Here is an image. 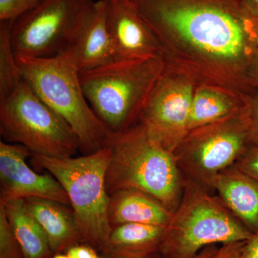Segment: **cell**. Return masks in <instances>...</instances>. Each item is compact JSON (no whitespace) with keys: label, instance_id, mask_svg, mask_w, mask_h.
Listing matches in <instances>:
<instances>
[{"label":"cell","instance_id":"obj_1","mask_svg":"<svg viewBox=\"0 0 258 258\" xmlns=\"http://www.w3.org/2000/svg\"><path fill=\"white\" fill-rule=\"evenodd\" d=\"M128 1L155 37L166 68L242 101L254 91L249 73L258 21L240 0Z\"/></svg>","mask_w":258,"mask_h":258},{"label":"cell","instance_id":"obj_2","mask_svg":"<svg viewBox=\"0 0 258 258\" xmlns=\"http://www.w3.org/2000/svg\"><path fill=\"white\" fill-rule=\"evenodd\" d=\"M106 147L111 151L106 174L108 195L120 189L140 190L175 211L182 196L184 176L174 154L154 142L142 123L111 132Z\"/></svg>","mask_w":258,"mask_h":258},{"label":"cell","instance_id":"obj_3","mask_svg":"<svg viewBox=\"0 0 258 258\" xmlns=\"http://www.w3.org/2000/svg\"><path fill=\"white\" fill-rule=\"evenodd\" d=\"M16 57L23 81L69 123L83 154L106 147L111 132L86 99L69 50L50 57Z\"/></svg>","mask_w":258,"mask_h":258},{"label":"cell","instance_id":"obj_4","mask_svg":"<svg viewBox=\"0 0 258 258\" xmlns=\"http://www.w3.org/2000/svg\"><path fill=\"white\" fill-rule=\"evenodd\" d=\"M166 69L161 57L115 60L80 72L90 106L111 132L138 123L152 88Z\"/></svg>","mask_w":258,"mask_h":258},{"label":"cell","instance_id":"obj_5","mask_svg":"<svg viewBox=\"0 0 258 258\" xmlns=\"http://www.w3.org/2000/svg\"><path fill=\"white\" fill-rule=\"evenodd\" d=\"M253 235L210 190L184 177L181 201L159 252L163 258H193L214 244L248 241Z\"/></svg>","mask_w":258,"mask_h":258},{"label":"cell","instance_id":"obj_6","mask_svg":"<svg viewBox=\"0 0 258 258\" xmlns=\"http://www.w3.org/2000/svg\"><path fill=\"white\" fill-rule=\"evenodd\" d=\"M32 157L35 165L55 176L64 188L84 242L101 251L113 230L108 217L110 195L106 186L109 148L77 157L33 154Z\"/></svg>","mask_w":258,"mask_h":258},{"label":"cell","instance_id":"obj_7","mask_svg":"<svg viewBox=\"0 0 258 258\" xmlns=\"http://www.w3.org/2000/svg\"><path fill=\"white\" fill-rule=\"evenodd\" d=\"M0 132L5 142L21 144L33 155L70 158L81 151L69 123L24 81L0 101Z\"/></svg>","mask_w":258,"mask_h":258},{"label":"cell","instance_id":"obj_8","mask_svg":"<svg viewBox=\"0 0 258 258\" xmlns=\"http://www.w3.org/2000/svg\"><path fill=\"white\" fill-rule=\"evenodd\" d=\"M94 2L42 0L15 19L11 39L16 57H50L74 46Z\"/></svg>","mask_w":258,"mask_h":258},{"label":"cell","instance_id":"obj_9","mask_svg":"<svg viewBox=\"0 0 258 258\" xmlns=\"http://www.w3.org/2000/svg\"><path fill=\"white\" fill-rule=\"evenodd\" d=\"M249 144L242 107L221 120L189 131L173 154L184 177L210 190L217 176L234 165Z\"/></svg>","mask_w":258,"mask_h":258},{"label":"cell","instance_id":"obj_10","mask_svg":"<svg viewBox=\"0 0 258 258\" xmlns=\"http://www.w3.org/2000/svg\"><path fill=\"white\" fill-rule=\"evenodd\" d=\"M197 85L166 68L152 88L139 118L149 137L171 153L189 132L191 101Z\"/></svg>","mask_w":258,"mask_h":258},{"label":"cell","instance_id":"obj_11","mask_svg":"<svg viewBox=\"0 0 258 258\" xmlns=\"http://www.w3.org/2000/svg\"><path fill=\"white\" fill-rule=\"evenodd\" d=\"M31 155L21 144L0 142V203L37 198L71 207L67 193L55 176L37 174L27 164Z\"/></svg>","mask_w":258,"mask_h":258},{"label":"cell","instance_id":"obj_12","mask_svg":"<svg viewBox=\"0 0 258 258\" xmlns=\"http://www.w3.org/2000/svg\"><path fill=\"white\" fill-rule=\"evenodd\" d=\"M106 20L116 60L161 57L152 31L128 0H106Z\"/></svg>","mask_w":258,"mask_h":258},{"label":"cell","instance_id":"obj_13","mask_svg":"<svg viewBox=\"0 0 258 258\" xmlns=\"http://www.w3.org/2000/svg\"><path fill=\"white\" fill-rule=\"evenodd\" d=\"M69 51L80 72L116 60L107 25L106 0L94 2L74 46Z\"/></svg>","mask_w":258,"mask_h":258},{"label":"cell","instance_id":"obj_14","mask_svg":"<svg viewBox=\"0 0 258 258\" xmlns=\"http://www.w3.org/2000/svg\"><path fill=\"white\" fill-rule=\"evenodd\" d=\"M212 189L217 198L253 235L258 234V181L234 164L217 176Z\"/></svg>","mask_w":258,"mask_h":258},{"label":"cell","instance_id":"obj_15","mask_svg":"<svg viewBox=\"0 0 258 258\" xmlns=\"http://www.w3.org/2000/svg\"><path fill=\"white\" fill-rule=\"evenodd\" d=\"M25 204L45 231L53 254L66 252L72 246L84 242L74 210L69 205L37 198L25 199Z\"/></svg>","mask_w":258,"mask_h":258},{"label":"cell","instance_id":"obj_16","mask_svg":"<svg viewBox=\"0 0 258 258\" xmlns=\"http://www.w3.org/2000/svg\"><path fill=\"white\" fill-rule=\"evenodd\" d=\"M172 215L157 199L140 190L120 189L110 195L108 217L112 229L125 223L166 227Z\"/></svg>","mask_w":258,"mask_h":258},{"label":"cell","instance_id":"obj_17","mask_svg":"<svg viewBox=\"0 0 258 258\" xmlns=\"http://www.w3.org/2000/svg\"><path fill=\"white\" fill-rule=\"evenodd\" d=\"M166 227L125 223L113 227L102 249L103 256L111 258H149L159 252Z\"/></svg>","mask_w":258,"mask_h":258},{"label":"cell","instance_id":"obj_18","mask_svg":"<svg viewBox=\"0 0 258 258\" xmlns=\"http://www.w3.org/2000/svg\"><path fill=\"white\" fill-rule=\"evenodd\" d=\"M1 205L4 207L7 218L24 257L52 258L54 254L46 234L28 212L25 200H12Z\"/></svg>","mask_w":258,"mask_h":258},{"label":"cell","instance_id":"obj_19","mask_svg":"<svg viewBox=\"0 0 258 258\" xmlns=\"http://www.w3.org/2000/svg\"><path fill=\"white\" fill-rule=\"evenodd\" d=\"M243 106V101L219 88L197 86L191 101L189 131L222 119Z\"/></svg>","mask_w":258,"mask_h":258},{"label":"cell","instance_id":"obj_20","mask_svg":"<svg viewBox=\"0 0 258 258\" xmlns=\"http://www.w3.org/2000/svg\"><path fill=\"white\" fill-rule=\"evenodd\" d=\"M13 21H0V101L23 82L11 39Z\"/></svg>","mask_w":258,"mask_h":258},{"label":"cell","instance_id":"obj_21","mask_svg":"<svg viewBox=\"0 0 258 258\" xmlns=\"http://www.w3.org/2000/svg\"><path fill=\"white\" fill-rule=\"evenodd\" d=\"M0 258H25L0 204Z\"/></svg>","mask_w":258,"mask_h":258},{"label":"cell","instance_id":"obj_22","mask_svg":"<svg viewBox=\"0 0 258 258\" xmlns=\"http://www.w3.org/2000/svg\"><path fill=\"white\" fill-rule=\"evenodd\" d=\"M249 143H258V90L246 97L242 106Z\"/></svg>","mask_w":258,"mask_h":258},{"label":"cell","instance_id":"obj_23","mask_svg":"<svg viewBox=\"0 0 258 258\" xmlns=\"http://www.w3.org/2000/svg\"><path fill=\"white\" fill-rule=\"evenodd\" d=\"M42 0H0V21L15 19L39 4Z\"/></svg>","mask_w":258,"mask_h":258},{"label":"cell","instance_id":"obj_24","mask_svg":"<svg viewBox=\"0 0 258 258\" xmlns=\"http://www.w3.org/2000/svg\"><path fill=\"white\" fill-rule=\"evenodd\" d=\"M235 165L242 172L258 181V143H249Z\"/></svg>","mask_w":258,"mask_h":258},{"label":"cell","instance_id":"obj_25","mask_svg":"<svg viewBox=\"0 0 258 258\" xmlns=\"http://www.w3.org/2000/svg\"><path fill=\"white\" fill-rule=\"evenodd\" d=\"M247 241L230 242L222 244L210 258H240Z\"/></svg>","mask_w":258,"mask_h":258},{"label":"cell","instance_id":"obj_26","mask_svg":"<svg viewBox=\"0 0 258 258\" xmlns=\"http://www.w3.org/2000/svg\"><path fill=\"white\" fill-rule=\"evenodd\" d=\"M66 253L70 258H103L97 249L89 244H77L70 247Z\"/></svg>","mask_w":258,"mask_h":258},{"label":"cell","instance_id":"obj_27","mask_svg":"<svg viewBox=\"0 0 258 258\" xmlns=\"http://www.w3.org/2000/svg\"><path fill=\"white\" fill-rule=\"evenodd\" d=\"M240 258H258V234L246 242Z\"/></svg>","mask_w":258,"mask_h":258},{"label":"cell","instance_id":"obj_28","mask_svg":"<svg viewBox=\"0 0 258 258\" xmlns=\"http://www.w3.org/2000/svg\"><path fill=\"white\" fill-rule=\"evenodd\" d=\"M249 82L254 90H258V49L250 66L249 73Z\"/></svg>","mask_w":258,"mask_h":258},{"label":"cell","instance_id":"obj_29","mask_svg":"<svg viewBox=\"0 0 258 258\" xmlns=\"http://www.w3.org/2000/svg\"><path fill=\"white\" fill-rule=\"evenodd\" d=\"M240 2L247 13L258 21V0H240Z\"/></svg>","mask_w":258,"mask_h":258},{"label":"cell","instance_id":"obj_30","mask_svg":"<svg viewBox=\"0 0 258 258\" xmlns=\"http://www.w3.org/2000/svg\"><path fill=\"white\" fill-rule=\"evenodd\" d=\"M217 249L218 248H215V247H212V246H210V247L203 249L198 255L195 256L193 258H210L217 252ZM103 258H111L104 257V256H103Z\"/></svg>","mask_w":258,"mask_h":258},{"label":"cell","instance_id":"obj_31","mask_svg":"<svg viewBox=\"0 0 258 258\" xmlns=\"http://www.w3.org/2000/svg\"><path fill=\"white\" fill-rule=\"evenodd\" d=\"M52 258H70L67 254L56 253L52 255Z\"/></svg>","mask_w":258,"mask_h":258}]
</instances>
